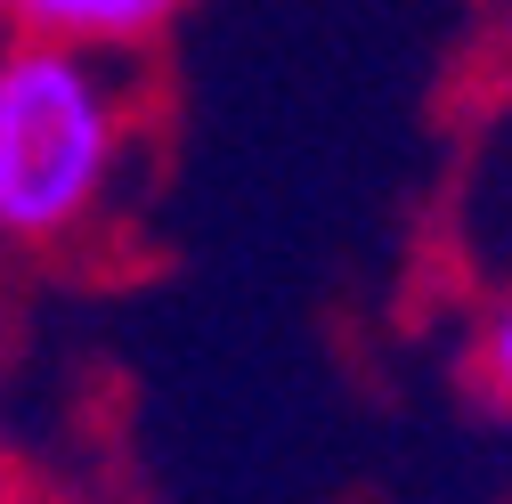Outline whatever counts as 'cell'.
<instances>
[{
    "mask_svg": "<svg viewBox=\"0 0 512 504\" xmlns=\"http://www.w3.org/2000/svg\"><path fill=\"white\" fill-rule=\"evenodd\" d=\"M122 106L98 49L17 41L0 66V228L17 244L66 236L114 171Z\"/></svg>",
    "mask_w": 512,
    "mask_h": 504,
    "instance_id": "1",
    "label": "cell"
},
{
    "mask_svg": "<svg viewBox=\"0 0 512 504\" xmlns=\"http://www.w3.org/2000/svg\"><path fill=\"white\" fill-rule=\"evenodd\" d=\"M9 17L25 41L57 49H139L179 17V0H9Z\"/></svg>",
    "mask_w": 512,
    "mask_h": 504,
    "instance_id": "2",
    "label": "cell"
},
{
    "mask_svg": "<svg viewBox=\"0 0 512 504\" xmlns=\"http://www.w3.org/2000/svg\"><path fill=\"white\" fill-rule=\"evenodd\" d=\"M472 374H480L488 407H504V415H512V301H496L488 318H480V342H472Z\"/></svg>",
    "mask_w": 512,
    "mask_h": 504,
    "instance_id": "3",
    "label": "cell"
}]
</instances>
